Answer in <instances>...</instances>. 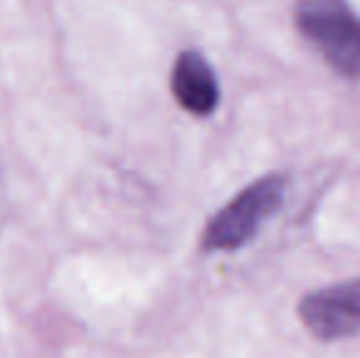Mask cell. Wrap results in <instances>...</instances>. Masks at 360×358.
<instances>
[{
    "label": "cell",
    "instance_id": "cell-4",
    "mask_svg": "<svg viewBox=\"0 0 360 358\" xmlns=\"http://www.w3.org/2000/svg\"><path fill=\"white\" fill-rule=\"evenodd\" d=\"M169 87L174 101L196 118H209L221 106V84L211 62L196 49L176 54Z\"/></svg>",
    "mask_w": 360,
    "mask_h": 358
},
{
    "label": "cell",
    "instance_id": "cell-1",
    "mask_svg": "<svg viewBox=\"0 0 360 358\" xmlns=\"http://www.w3.org/2000/svg\"><path fill=\"white\" fill-rule=\"evenodd\" d=\"M287 199V177L282 172L262 174L243 186L228 204L209 219L201 234L204 253H236L257 238L262 226L282 209Z\"/></svg>",
    "mask_w": 360,
    "mask_h": 358
},
{
    "label": "cell",
    "instance_id": "cell-3",
    "mask_svg": "<svg viewBox=\"0 0 360 358\" xmlns=\"http://www.w3.org/2000/svg\"><path fill=\"white\" fill-rule=\"evenodd\" d=\"M297 314L304 329L321 341L360 336V277L319 287L299 300Z\"/></svg>",
    "mask_w": 360,
    "mask_h": 358
},
{
    "label": "cell",
    "instance_id": "cell-2",
    "mask_svg": "<svg viewBox=\"0 0 360 358\" xmlns=\"http://www.w3.org/2000/svg\"><path fill=\"white\" fill-rule=\"evenodd\" d=\"M294 27L348 82L360 79V15L351 0H297Z\"/></svg>",
    "mask_w": 360,
    "mask_h": 358
}]
</instances>
